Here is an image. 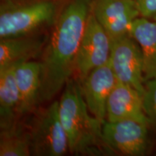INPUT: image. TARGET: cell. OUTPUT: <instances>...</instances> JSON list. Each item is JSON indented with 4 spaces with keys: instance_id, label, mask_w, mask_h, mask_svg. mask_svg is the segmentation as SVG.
<instances>
[{
    "instance_id": "obj_9",
    "label": "cell",
    "mask_w": 156,
    "mask_h": 156,
    "mask_svg": "<svg viewBox=\"0 0 156 156\" xmlns=\"http://www.w3.org/2000/svg\"><path fill=\"white\" fill-rule=\"evenodd\" d=\"M78 82L90 112L103 124L106 120L108 97L118 82L110 62L93 70Z\"/></svg>"
},
{
    "instance_id": "obj_1",
    "label": "cell",
    "mask_w": 156,
    "mask_h": 156,
    "mask_svg": "<svg viewBox=\"0 0 156 156\" xmlns=\"http://www.w3.org/2000/svg\"><path fill=\"white\" fill-rule=\"evenodd\" d=\"M95 0H64L41 56L39 103L51 101L71 79L80 44Z\"/></svg>"
},
{
    "instance_id": "obj_12",
    "label": "cell",
    "mask_w": 156,
    "mask_h": 156,
    "mask_svg": "<svg viewBox=\"0 0 156 156\" xmlns=\"http://www.w3.org/2000/svg\"><path fill=\"white\" fill-rule=\"evenodd\" d=\"M41 75L40 61L31 60L15 65V77L20 98L21 116L33 112L40 104Z\"/></svg>"
},
{
    "instance_id": "obj_17",
    "label": "cell",
    "mask_w": 156,
    "mask_h": 156,
    "mask_svg": "<svg viewBox=\"0 0 156 156\" xmlns=\"http://www.w3.org/2000/svg\"><path fill=\"white\" fill-rule=\"evenodd\" d=\"M140 16L156 20V0H134Z\"/></svg>"
},
{
    "instance_id": "obj_14",
    "label": "cell",
    "mask_w": 156,
    "mask_h": 156,
    "mask_svg": "<svg viewBox=\"0 0 156 156\" xmlns=\"http://www.w3.org/2000/svg\"><path fill=\"white\" fill-rule=\"evenodd\" d=\"M15 65L0 70V129L16 125L21 116L20 98L15 77Z\"/></svg>"
},
{
    "instance_id": "obj_18",
    "label": "cell",
    "mask_w": 156,
    "mask_h": 156,
    "mask_svg": "<svg viewBox=\"0 0 156 156\" xmlns=\"http://www.w3.org/2000/svg\"><path fill=\"white\" fill-rule=\"evenodd\" d=\"M13 1H17V2H29V1H36V0H13Z\"/></svg>"
},
{
    "instance_id": "obj_2",
    "label": "cell",
    "mask_w": 156,
    "mask_h": 156,
    "mask_svg": "<svg viewBox=\"0 0 156 156\" xmlns=\"http://www.w3.org/2000/svg\"><path fill=\"white\" fill-rule=\"evenodd\" d=\"M58 113L67 136L69 153L76 155L114 153L103 140L102 123L91 114L79 82L69 80L58 101Z\"/></svg>"
},
{
    "instance_id": "obj_11",
    "label": "cell",
    "mask_w": 156,
    "mask_h": 156,
    "mask_svg": "<svg viewBox=\"0 0 156 156\" xmlns=\"http://www.w3.org/2000/svg\"><path fill=\"white\" fill-rule=\"evenodd\" d=\"M48 38L36 34L0 40V70L41 57Z\"/></svg>"
},
{
    "instance_id": "obj_6",
    "label": "cell",
    "mask_w": 156,
    "mask_h": 156,
    "mask_svg": "<svg viewBox=\"0 0 156 156\" xmlns=\"http://www.w3.org/2000/svg\"><path fill=\"white\" fill-rule=\"evenodd\" d=\"M109 62L117 81L132 87L142 95L145 83L143 59L139 45L130 34L112 40Z\"/></svg>"
},
{
    "instance_id": "obj_3",
    "label": "cell",
    "mask_w": 156,
    "mask_h": 156,
    "mask_svg": "<svg viewBox=\"0 0 156 156\" xmlns=\"http://www.w3.org/2000/svg\"><path fill=\"white\" fill-rule=\"evenodd\" d=\"M59 6L57 0H2L0 40L39 34L45 27L52 26Z\"/></svg>"
},
{
    "instance_id": "obj_8",
    "label": "cell",
    "mask_w": 156,
    "mask_h": 156,
    "mask_svg": "<svg viewBox=\"0 0 156 156\" xmlns=\"http://www.w3.org/2000/svg\"><path fill=\"white\" fill-rule=\"evenodd\" d=\"M92 12L111 40L129 35L132 23L140 16L134 0H95Z\"/></svg>"
},
{
    "instance_id": "obj_4",
    "label": "cell",
    "mask_w": 156,
    "mask_h": 156,
    "mask_svg": "<svg viewBox=\"0 0 156 156\" xmlns=\"http://www.w3.org/2000/svg\"><path fill=\"white\" fill-rule=\"evenodd\" d=\"M28 130L31 155L62 156L69 153L67 136L58 113V101L37 111Z\"/></svg>"
},
{
    "instance_id": "obj_5",
    "label": "cell",
    "mask_w": 156,
    "mask_h": 156,
    "mask_svg": "<svg viewBox=\"0 0 156 156\" xmlns=\"http://www.w3.org/2000/svg\"><path fill=\"white\" fill-rule=\"evenodd\" d=\"M112 40L93 12L90 15L82 38L74 74L81 80L96 68L105 65L110 59Z\"/></svg>"
},
{
    "instance_id": "obj_16",
    "label": "cell",
    "mask_w": 156,
    "mask_h": 156,
    "mask_svg": "<svg viewBox=\"0 0 156 156\" xmlns=\"http://www.w3.org/2000/svg\"><path fill=\"white\" fill-rule=\"evenodd\" d=\"M142 103L144 112L150 122L156 124V79L145 81Z\"/></svg>"
},
{
    "instance_id": "obj_13",
    "label": "cell",
    "mask_w": 156,
    "mask_h": 156,
    "mask_svg": "<svg viewBox=\"0 0 156 156\" xmlns=\"http://www.w3.org/2000/svg\"><path fill=\"white\" fill-rule=\"evenodd\" d=\"M129 34L141 50L145 81L156 79V20L138 17L132 23Z\"/></svg>"
},
{
    "instance_id": "obj_7",
    "label": "cell",
    "mask_w": 156,
    "mask_h": 156,
    "mask_svg": "<svg viewBox=\"0 0 156 156\" xmlns=\"http://www.w3.org/2000/svg\"><path fill=\"white\" fill-rule=\"evenodd\" d=\"M149 124L126 119L102 124L103 140L113 153L127 156L145 155L148 147Z\"/></svg>"
},
{
    "instance_id": "obj_10",
    "label": "cell",
    "mask_w": 156,
    "mask_h": 156,
    "mask_svg": "<svg viewBox=\"0 0 156 156\" xmlns=\"http://www.w3.org/2000/svg\"><path fill=\"white\" fill-rule=\"evenodd\" d=\"M133 119L151 124L143 108L142 95L129 85L117 82L106 104V121Z\"/></svg>"
},
{
    "instance_id": "obj_15",
    "label": "cell",
    "mask_w": 156,
    "mask_h": 156,
    "mask_svg": "<svg viewBox=\"0 0 156 156\" xmlns=\"http://www.w3.org/2000/svg\"><path fill=\"white\" fill-rule=\"evenodd\" d=\"M30 139L28 130L20 124L9 129H1L0 156H30Z\"/></svg>"
}]
</instances>
